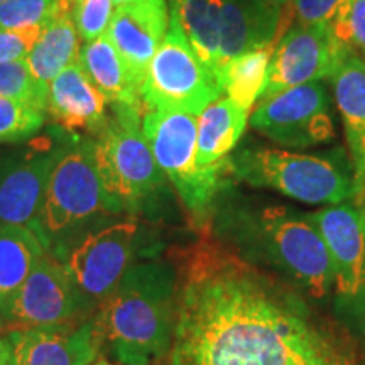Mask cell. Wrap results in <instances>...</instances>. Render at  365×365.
Here are the masks:
<instances>
[{"instance_id": "6da1fadb", "label": "cell", "mask_w": 365, "mask_h": 365, "mask_svg": "<svg viewBox=\"0 0 365 365\" xmlns=\"http://www.w3.org/2000/svg\"><path fill=\"white\" fill-rule=\"evenodd\" d=\"M170 365H354L299 298L220 242L180 250Z\"/></svg>"}, {"instance_id": "7a4b0ae2", "label": "cell", "mask_w": 365, "mask_h": 365, "mask_svg": "<svg viewBox=\"0 0 365 365\" xmlns=\"http://www.w3.org/2000/svg\"><path fill=\"white\" fill-rule=\"evenodd\" d=\"M178 314L176 267L134 264L97 317L103 346L120 365H159L171 354Z\"/></svg>"}, {"instance_id": "3957f363", "label": "cell", "mask_w": 365, "mask_h": 365, "mask_svg": "<svg viewBox=\"0 0 365 365\" xmlns=\"http://www.w3.org/2000/svg\"><path fill=\"white\" fill-rule=\"evenodd\" d=\"M105 217H112L105 200L93 158V140L73 137L61 145L59 156L49 175L38 237L46 250L61 257L90 234Z\"/></svg>"}, {"instance_id": "277c9868", "label": "cell", "mask_w": 365, "mask_h": 365, "mask_svg": "<svg viewBox=\"0 0 365 365\" xmlns=\"http://www.w3.org/2000/svg\"><path fill=\"white\" fill-rule=\"evenodd\" d=\"M143 113L112 107L107 125L93 140L95 166L112 215H134L166 188L168 178L143 134Z\"/></svg>"}, {"instance_id": "5b68a950", "label": "cell", "mask_w": 365, "mask_h": 365, "mask_svg": "<svg viewBox=\"0 0 365 365\" xmlns=\"http://www.w3.org/2000/svg\"><path fill=\"white\" fill-rule=\"evenodd\" d=\"M230 170L250 186L309 205H339L359 195L355 175L339 159L327 156L249 148L230 158Z\"/></svg>"}, {"instance_id": "8992f818", "label": "cell", "mask_w": 365, "mask_h": 365, "mask_svg": "<svg viewBox=\"0 0 365 365\" xmlns=\"http://www.w3.org/2000/svg\"><path fill=\"white\" fill-rule=\"evenodd\" d=\"M143 134L164 176L198 223L208 218L212 203L230 168L203 170L196 163L198 117L185 112L145 110Z\"/></svg>"}, {"instance_id": "52a82bcc", "label": "cell", "mask_w": 365, "mask_h": 365, "mask_svg": "<svg viewBox=\"0 0 365 365\" xmlns=\"http://www.w3.org/2000/svg\"><path fill=\"white\" fill-rule=\"evenodd\" d=\"M222 93L218 80L196 56L180 24L171 17L170 29L140 85L145 110L185 112L198 117Z\"/></svg>"}, {"instance_id": "ba28073f", "label": "cell", "mask_w": 365, "mask_h": 365, "mask_svg": "<svg viewBox=\"0 0 365 365\" xmlns=\"http://www.w3.org/2000/svg\"><path fill=\"white\" fill-rule=\"evenodd\" d=\"M261 247L274 266L314 299L330 294L333 267L325 240L308 217L286 207H267L257 220Z\"/></svg>"}, {"instance_id": "9c48e42d", "label": "cell", "mask_w": 365, "mask_h": 365, "mask_svg": "<svg viewBox=\"0 0 365 365\" xmlns=\"http://www.w3.org/2000/svg\"><path fill=\"white\" fill-rule=\"evenodd\" d=\"M137 234L139 227L132 220L107 223L81 237L61 257L90 312H97L134 266Z\"/></svg>"}, {"instance_id": "30bf717a", "label": "cell", "mask_w": 365, "mask_h": 365, "mask_svg": "<svg viewBox=\"0 0 365 365\" xmlns=\"http://www.w3.org/2000/svg\"><path fill=\"white\" fill-rule=\"evenodd\" d=\"M250 125L282 148H312L335 137L330 95L322 81H312L262 98Z\"/></svg>"}, {"instance_id": "8fae6325", "label": "cell", "mask_w": 365, "mask_h": 365, "mask_svg": "<svg viewBox=\"0 0 365 365\" xmlns=\"http://www.w3.org/2000/svg\"><path fill=\"white\" fill-rule=\"evenodd\" d=\"M0 314L6 325L17 330L61 325L93 312L81 299L63 262L46 252Z\"/></svg>"}, {"instance_id": "7c38bea8", "label": "cell", "mask_w": 365, "mask_h": 365, "mask_svg": "<svg viewBox=\"0 0 365 365\" xmlns=\"http://www.w3.org/2000/svg\"><path fill=\"white\" fill-rule=\"evenodd\" d=\"M350 51L330 26L296 24L274 49L261 98L331 76Z\"/></svg>"}, {"instance_id": "4fadbf2b", "label": "cell", "mask_w": 365, "mask_h": 365, "mask_svg": "<svg viewBox=\"0 0 365 365\" xmlns=\"http://www.w3.org/2000/svg\"><path fill=\"white\" fill-rule=\"evenodd\" d=\"M61 145L31 143L0 154V222L38 234L46 186Z\"/></svg>"}, {"instance_id": "5bb4252c", "label": "cell", "mask_w": 365, "mask_h": 365, "mask_svg": "<svg viewBox=\"0 0 365 365\" xmlns=\"http://www.w3.org/2000/svg\"><path fill=\"white\" fill-rule=\"evenodd\" d=\"M7 340L14 365H91L103 349L95 313L61 325L17 328Z\"/></svg>"}, {"instance_id": "9a60e30c", "label": "cell", "mask_w": 365, "mask_h": 365, "mask_svg": "<svg viewBox=\"0 0 365 365\" xmlns=\"http://www.w3.org/2000/svg\"><path fill=\"white\" fill-rule=\"evenodd\" d=\"M307 217L325 240L336 291L344 298H359L365 289V225L359 207L339 203Z\"/></svg>"}, {"instance_id": "2e32d148", "label": "cell", "mask_w": 365, "mask_h": 365, "mask_svg": "<svg viewBox=\"0 0 365 365\" xmlns=\"http://www.w3.org/2000/svg\"><path fill=\"white\" fill-rule=\"evenodd\" d=\"M170 21L166 0H129L113 11L107 36L124 58L139 90L150 59L170 29Z\"/></svg>"}, {"instance_id": "e0dca14e", "label": "cell", "mask_w": 365, "mask_h": 365, "mask_svg": "<svg viewBox=\"0 0 365 365\" xmlns=\"http://www.w3.org/2000/svg\"><path fill=\"white\" fill-rule=\"evenodd\" d=\"M48 113L70 132L98 135L107 125V100L81 70L78 59L49 83Z\"/></svg>"}, {"instance_id": "ac0fdd59", "label": "cell", "mask_w": 365, "mask_h": 365, "mask_svg": "<svg viewBox=\"0 0 365 365\" xmlns=\"http://www.w3.org/2000/svg\"><path fill=\"white\" fill-rule=\"evenodd\" d=\"M281 7L271 0H223L218 34V75L230 59L272 44Z\"/></svg>"}, {"instance_id": "d6986e66", "label": "cell", "mask_w": 365, "mask_h": 365, "mask_svg": "<svg viewBox=\"0 0 365 365\" xmlns=\"http://www.w3.org/2000/svg\"><path fill=\"white\" fill-rule=\"evenodd\" d=\"M331 80L360 193L365 188V56L352 49Z\"/></svg>"}, {"instance_id": "ffe728a7", "label": "cell", "mask_w": 365, "mask_h": 365, "mask_svg": "<svg viewBox=\"0 0 365 365\" xmlns=\"http://www.w3.org/2000/svg\"><path fill=\"white\" fill-rule=\"evenodd\" d=\"M250 110L232 98H218L198 115L196 163L203 170L230 168L228 154L235 149L247 127Z\"/></svg>"}, {"instance_id": "44dd1931", "label": "cell", "mask_w": 365, "mask_h": 365, "mask_svg": "<svg viewBox=\"0 0 365 365\" xmlns=\"http://www.w3.org/2000/svg\"><path fill=\"white\" fill-rule=\"evenodd\" d=\"M78 63L91 83L112 107H130L143 110L140 90L132 78L122 54L105 34L80 48Z\"/></svg>"}, {"instance_id": "7402d4cb", "label": "cell", "mask_w": 365, "mask_h": 365, "mask_svg": "<svg viewBox=\"0 0 365 365\" xmlns=\"http://www.w3.org/2000/svg\"><path fill=\"white\" fill-rule=\"evenodd\" d=\"M80 36L66 6L41 31L26 63L41 83L48 85L78 59Z\"/></svg>"}, {"instance_id": "603a6c76", "label": "cell", "mask_w": 365, "mask_h": 365, "mask_svg": "<svg viewBox=\"0 0 365 365\" xmlns=\"http://www.w3.org/2000/svg\"><path fill=\"white\" fill-rule=\"evenodd\" d=\"M48 252L36 232L0 222V312Z\"/></svg>"}, {"instance_id": "cb8c5ba5", "label": "cell", "mask_w": 365, "mask_h": 365, "mask_svg": "<svg viewBox=\"0 0 365 365\" xmlns=\"http://www.w3.org/2000/svg\"><path fill=\"white\" fill-rule=\"evenodd\" d=\"M171 17L188 38L196 56L218 80V34L223 0H170Z\"/></svg>"}, {"instance_id": "d4e9b609", "label": "cell", "mask_w": 365, "mask_h": 365, "mask_svg": "<svg viewBox=\"0 0 365 365\" xmlns=\"http://www.w3.org/2000/svg\"><path fill=\"white\" fill-rule=\"evenodd\" d=\"M272 53V44H266L230 59L218 75L223 93L250 110L266 88Z\"/></svg>"}, {"instance_id": "484cf974", "label": "cell", "mask_w": 365, "mask_h": 365, "mask_svg": "<svg viewBox=\"0 0 365 365\" xmlns=\"http://www.w3.org/2000/svg\"><path fill=\"white\" fill-rule=\"evenodd\" d=\"M48 88L31 73L26 59L0 63V97L19 100L48 112Z\"/></svg>"}, {"instance_id": "4316f807", "label": "cell", "mask_w": 365, "mask_h": 365, "mask_svg": "<svg viewBox=\"0 0 365 365\" xmlns=\"http://www.w3.org/2000/svg\"><path fill=\"white\" fill-rule=\"evenodd\" d=\"M46 112L19 100L0 97V144L24 143L43 129Z\"/></svg>"}, {"instance_id": "83f0119b", "label": "cell", "mask_w": 365, "mask_h": 365, "mask_svg": "<svg viewBox=\"0 0 365 365\" xmlns=\"http://www.w3.org/2000/svg\"><path fill=\"white\" fill-rule=\"evenodd\" d=\"M66 2L68 0H6L0 4V29L44 27Z\"/></svg>"}, {"instance_id": "f1b7e54d", "label": "cell", "mask_w": 365, "mask_h": 365, "mask_svg": "<svg viewBox=\"0 0 365 365\" xmlns=\"http://www.w3.org/2000/svg\"><path fill=\"white\" fill-rule=\"evenodd\" d=\"M71 17L78 31L80 39L90 43L107 34L113 11L112 0H68Z\"/></svg>"}, {"instance_id": "f546056e", "label": "cell", "mask_w": 365, "mask_h": 365, "mask_svg": "<svg viewBox=\"0 0 365 365\" xmlns=\"http://www.w3.org/2000/svg\"><path fill=\"white\" fill-rule=\"evenodd\" d=\"M331 27L341 43L365 56V0H350Z\"/></svg>"}, {"instance_id": "4dcf8cb0", "label": "cell", "mask_w": 365, "mask_h": 365, "mask_svg": "<svg viewBox=\"0 0 365 365\" xmlns=\"http://www.w3.org/2000/svg\"><path fill=\"white\" fill-rule=\"evenodd\" d=\"M349 4L350 0H293L299 24H323L330 27Z\"/></svg>"}, {"instance_id": "1f68e13d", "label": "cell", "mask_w": 365, "mask_h": 365, "mask_svg": "<svg viewBox=\"0 0 365 365\" xmlns=\"http://www.w3.org/2000/svg\"><path fill=\"white\" fill-rule=\"evenodd\" d=\"M43 27L7 31L0 29V63L22 61L31 53Z\"/></svg>"}, {"instance_id": "d6a6232c", "label": "cell", "mask_w": 365, "mask_h": 365, "mask_svg": "<svg viewBox=\"0 0 365 365\" xmlns=\"http://www.w3.org/2000/svg\"><path fill=\"white\" fill-rule=\"evenodd\" d=\"M0 365H14L12 346L9 344L7 336L0 339Z\"/></svg>"}, {"instance_id": "836d02e7", "label": "cell", "mask_w": 365, "mask_h": 365, "mask_svg": "<svg viewBox=\"0 0 365 365\" xmlns=\"http://www.w3.org/2000/svg\"><path fill=\"white\" fill-rule=\"evenodd\" d=\"M357 198V207L360 210V213H362V218H364V225H365V190L360 191V193L355 196Z\"/></svg>"}, {"instance_id": "e575fe53", "label": "cell", "mask_w": 365, "mask_h": 365, "mask_svg": "<svg viewBox=\"0 0 365 365\" xmlns=\"http://www.w3.org/2000/svg\"><path fill=\"white\" fill-rule=\"evenodd\" d=\"M271 2H274V4H276V6H279V7H282V6H284V4H287V2H289V0H271Z\"/></svg>"}, {"instance_id": "d590c367", "label": "cell", "mask_w": 365, "mask_h": 365, "mask_svg": "<svg viewBox=\"0 0 365 365\" xmlns=\"http://www.w3.org/2000/svg\"><path fill=\"white\" fill-rule=\"evenodd\" d=\"M112 2H113V6H115V7H120V6H122V4L129 2V0H112Z\"/></svg>"}, {"instance_id": "8d00e7d4", "label": "cell", "mask_w": 365, "mask_h": 365, "mask_svg": "<svg viewBox=\"0 0 365 365\" xmlns=\"http://www.w3.org/2000/svg\"><path fill=\"white\" fill-rule=\"evenodd\" d=\"M4 327H6V322H4L2 314H0V331H2V330H4Z\"/></svg>"}, {"instance_id": "74e56055", "label": "cell", "mask_w": 365, "mask_h": 365, "mask_svg": "<svg viewBox=\"0 0 365 365\" xmlns=\"http://www.w3.org/2000/svg\"><path fill=\"white\" fill-rule=\"evenodd\" d=\"M91 365H113V364H108V362H97V364H91Z\"/></svg>"}, {"instance_id": "f35d334b", "label": "cell", "mask_w": 365, "mask_h": 365, "mask_svg": "<svg viewBox=\"0 0 365 365\" xmlns=\"http://www.w3.org/2000/svg\"><path fill=\"white\" fill-rule=\"evenodd\" d=\"M2 2H6V0H0V4H2Z\"/></svg>"}, {"instance_id": "ab89813d", "label": "cell", "mask_w": 365, "mask_h": 365, "mask_svg": "<svg viewBox=\"0 0 365 365\" xmlns=\"http://www.w3.org/2000/svg\"><path fill=\"white\" fill-rule=\"evenodd\" d=\"M364 190H365V188H364Z\"/></svg>"}]
</instances>
